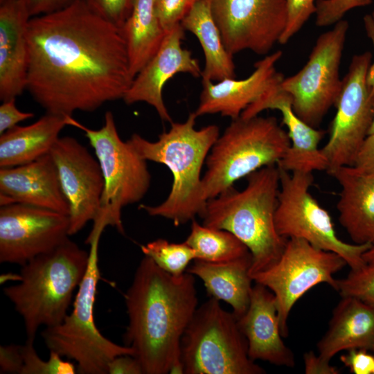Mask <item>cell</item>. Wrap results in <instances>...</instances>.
Wrapping results in <instances>:
<instances>
[{
	"label": "cell",
	"instance_id": "6da1fadb",
	"mask_svg": "<svg viewBox=\"0 0 374 374\" xmlns=\"http://www.w3.org/2000/svg\"><path fill=\"white\" fill-rule=\"evenodd\" d=\"M26 89L46 113L71 116L123 98L134 78L120 28L84 0L31 17Z\"/></svg>",
	"mask_w": 374,
	"mask_h": 374
},
{
	"label": "cell",
	"instance_id": "7a4b0ae2",
	"mask_svg": "<svg viewBox=\"0 0 374 374\" xmlns=\"http://www.w3.org/2000/svg\"><path fill=\"white\" fill-rule=\"evenodd\" d=\"M125 302L124 344L133 349L143 374H183L181 339L198 303L195 276H172L145 256Z\"/></svg>",
	"mask_w": 374,
	"mask_h": 374
},
{
	"label": "cell",
	"instance_id": "3957f363",
	"mask_svg": "<svg viewBox=\"0 0 374 374\" xmlns=\"http://www.w3.org/2000/svg\"><path fill=\"white\" fill-rule=\"evenodd\" d=\"M197 115L189 114L183 123H172L157 141H150L138 134L127 140L144 160L162 163L171 171L173 182L167 198L157 206L141 204L151 216L165 217L175 226L204 215L207 200L203 193L201 171L209 152L220 136L219 127L209 125L195 127Z\"/></svg>",
	"mask_w": 374,
	"mask_h": 374
},
{
	"label": "cell",
	"instance_id": "277c9868",
	"mask_svg": "<svg viewBox=\"0 0 374 374\" xmlns=\"http://www.w3.org/2000/svg\"><path fill=\"white\" fill-rule=\"evenodd\" d=\"M247 177L242 190L233 186L208 199L203 225L226 230L249 249L251 277L274 265L287 240L277 232L275 213L280 189L277 165L263 167Z\"/></svg>",
	"mask_w": 374,
	"mask_h": 374
},
{
	"label": "cell",
	"instance_id": "5b68a950",
	"mask_svg": "<svg viewBox=\"0 0 374 374\" xmlns=\"http://www.w3.org/2000/svg\"><path fill=\"white\" fill-rule=\"evenodd\" d=\"M89 252L66 239L52 251L21 266L19 283L6 287L4 294L21 316L28 341L38 328L62 323L73 292L86 272Z\"/></svg>",
	"mask_w": 374,
	"mask_h": 374
},
{
	"label": "cell",
	"instance_id": "8992f818",
	"mask_svg": "<svg viewBox=\"0 0 374 374\" xmlns=\"http://www.w3.org/2000/svg\"><path fill=\"white\" fill-rule=\"evenodd\" d=\"M290 145L287 132L273 116L232 120L206 160L205 199L213 198L258 170L277 165Z\"/></svg>",
	"mask_w": 374,
	"mask_h": 374
},
{
	"label": "cell",
	"instance_id": "52a82bcc",
	"mask_svg": "<svg viewBox=\"0 0 374 374\" xmlns=\"http://www.w3.org/2000/svg\"><path fill=\"white\" fill-rule=\"evenodd\" d=\"M184 374H263L250 359L238 319L211 297L197 307L180 344Z\"/></svg>",
	"mask_w": 374,
	"mask_h": 374
},
{
	"label": "cell",
	"instance_id": "ba28073f",
	"mask_svg": "<svg viewBox=\"0 0 374 374\" xmlns=\"http://www.w3.org/2000/svg\"><path fill=\"white\" fill-rule=\"evenodd\" d=\"M72 125L84 132L104 178L100 211L87 239L101 235L107 226L123 233L122 209L141 201L150 188L151 176L146 161L127 141L125 142L121 139L111 112L105 113L104 125L98 130L86 127L75 120Z\"/></svg>",
	"mask_w": 374,
	"mask_h": 374
},
{
	"label": "cell",
	"instance_id": "9c48e42d",
	"mask_svg": "<svg viewBox=\"0 0 374 374\" xmlns=\"http://www.w3.org/2000/svg\"><path fill=\"white\" fill-rule=\"evenodd\" d=\"M89 243V262L78 287L73 308L60 324L46 327L42 336L50 351L73 359L81 374H106L108 364L118 356L134 355L129 346H121L104 337L95 325L93 306L100 279L98 243Z\"/></svg>",
	"mask_w": 374,
	"mask_h": 374
},
{
	"label": "cell",
	"instance_id": "30bf717a",
	"mask_svg": "<svg viewBox=\"0 0 374 374\" xmlns=\"http://www.w3.org/2000/svg\"><path fill=\"white\" fill-rule=\"evenodd\" d=\"M279 170L280 189L275 213L278 233L286 239H302L317 248L334 252L351 269L366 265L363 254L373 243L349 244L339 238L330 214L311 194L312 173Z\"/></svg>",
	"mask_w": 374,
	"mask_h": 374
},
{
	"label": "cell",
	"instance_id": "8fae6325",
	"mask_svg": "<svg viewBox=\"0 0 374 374\" xmlns=\"http://www.w3.org/2000/svg\"><path fill=\"white\" fill-rule=\"evenodd\" d=\"M348 28L341 19L320 35L303 68L281 82L295 114L312 127L319 125L341 93L339 66Z\"/></svg>",
	"mask_w": 374,
	"mask_h": 374
},
{
	"label": "cell",
	"instance_id": "7c38bea8",
	"mask_svg": "<svg viewBox=\"0 0 374 374\" xmlns=\"http://www.w3.org/2000/svg\"><path fill=\"white\" fill-rule=\"evenodd\" d=\"M347 263L339 255L317 248L299 238H288L279 259L252 276L253 280L274 295L283 337L288 335L287 320L295 303L320 283L336 289L333 275Z\"/></svg>",
	"mask_w": 374,
	"mask_h": 374
},
{
	"label": "cell",
	"instance_id": "4fadbf2b",
	"mask_svg": "<svg viewBox=\"0 0 374 374\" xmlns=\"http://www.w3.org/2000/svg\"><path fill=\"white\" fill-rule=\"evenodd\" d=\"M372 57L369 51L353 55L342 80L330 136L321 148L328 163L327 172L353 166L368 135L374 115V90L367 82Z\"/></svg>",
	"mask_w": 374,
	"mask_h": 374
},
{
	"label": "cell",
	"instance_id": "5bb4252c",
	"mask_svg": "<svg viewBox=\"0 0 374 374\" xmlns=\"http://www.w3.org/2000/svg\"><path fill=\"white\" fill-rule=\"evenodd\" d=\"M227 51L267 55L287 24L286 0H208Z\"/></svg>",
	"mask_w": 374,
	"mask_h": 374
},
{
	"label": "cell",
	"instance_id": "9a60e30c",
	"mask_svg": "<svg viewBox=\"0 0 374 374\" xmlns=\"http://www.w3.org/2000/svg\"><path fill=\"white\" fill-rule=\"evenodd\" d=\"M69 235V215L21 203L1 206V262L22 266L52 251Z\"/></svg>",
	"mask_w": 374,
	"mask_h": 374
},
{
	"label": "cell",
	"instance_id": "2e32d148",
	"mask_svg": "<svg viewBox=\"0 0 374 374\" xmlns=\"http://www.w3.org/2000/svg\"><path fill=\"white\" fill-rule=\"evenodd\" d=\"M49 153L69 204L71 235L96 219L104 190L103 175L97 158L73 137H60Z\"/></svg>",
	"mask_w": 374,
	"mask_h": 374
},
{
	"label": "cell",
	"instance_id": "e0dca14e",
	"mask_svg": "<svg viewBox=\"0 0 374 374\" xmlns=\"http://www.w3.org/2000/svg\"><path fill=\"white\" fill-rule=\"evenodd\" d=\"M283 78V74L278 73L271 86L240 117L247 119L258 116L265 109L278 110L287 127L290 145L278 167L290 172L327 171L328 161L319 147L325 132L310 126L295 114L292 97L281 87Z\"/></svg>",
	"mask_w": 374,
	"mask_h": 374
},
{
	"label": "cell",
	"instance_id": "ac0fdd59",
	"mask_svg": "<svg viewBox=\"0 0 374 374\" xmlns=\"http://www.w3.org/2000/svg\"><path fill=\"white\" fill-rule=\"evenodd\" d=\"M184 30L179 24L166 33L159 48L134 77L123 98L127 105L139 102L149 104L162 121L171 123L172 118L162 96L166 83L179 73L200 77L202 72L198 60L190 51L182 47Z\"/></svg>",
	"mask_w": 374,
	"mask_h": 374
},
{
	"label": "cell",
	"instance_id": "d6986e66",
	"mask_svg": "<svg viewBox=\"0 0 374 374\" xmlns=\"http://www.w3.org/2000/svg\"><path fill=\"white\" fill-rule=\"evenodd\" d=\"M12 203L69 215V204L50 153L24 165L0 169L1 206Z\"/></svg>",
	"mask_w": 374,
	"mask_h": 374
},
{
	"label": "cell",
	"instance_id": "ffe728a7",
	"mask_svg": "<svg viewBox=\"0 0 374 374\" xmlns=\"http://www.w3.org/2000/svg\"><path fill=\"white\" fill-rule=\"evenodd\" d=\"M238 323L247 341L251 359L294 366V354L282 339L275 296L267 287L256 283L249 307Z\"/></svg>",
	"mask_w": 374,
	"mask_h": 374
},
{
	"label": "cell",
	"instance_id": "44dd1931",
	"mask_svg": "<svg viewBox=\"0 0 374 374\" xmlns=\"http://www.w3.org/2000/svg\"><path fill=\"white\" fill-rule=\"evenodd\" d=\"M282 55L280 50L267 55L255 63L254 71L244 79L225 78L216 83L202 80L199 103L195 112L197 116L220 114L232 120L239 118L275 80L279 73L275 66Z\"/></svg>",
	"mask_w": 374,
	"mask_h": 374
},
{
	"label": "cell",
	"instance_id": "7402d4cb",
	"mask_svg": "<svg viewBox=\"0 0 374 374\" xmlns=\"http://www.w3.org/2000/svg\"><path fill=\"white\" fill-rule=\"evenodd\" d=\"M30 16L21 0H0V99L16 98L26 89L27 28Z\"/></svg>",
	"mask_w": 374,
	"mask_h": 374
},
{
	"label": "cell",
	"instance_id": "603a6c76",
	"mask_svg": "<svg viewBox=\"0 0 374 374\" xmlns=\"http://www.w3.org/2000/svg\"><path fill=\"white\" fill-rule=\"evenodd\" d=\"M341 186L337 208L341 226L355 244L374 242V172L353 166L328 172Z\"/></svg>",
	"mask_w": 374,
	"mask_h": 374
},
{
	"label": "cell",
	"instance_id": "cb8c5ba5",
	"mask_svg": "<svg viewBox=\"0 0 374 374\" xmlns=\"http://www.w3.org/2000/svg\"><path fill=\"white\" fill-rule=\"evenodd\" d=\"M373 345L374 308L356 298L341 296L328 330L317 343L318 355L330 362L340 351L372 350Z\"/></svg>",
	"mask_w": 374,
	"mask_h": 374
},
{
	"label": "cell",
	"instance_id": "d4e9b609",
	"mask_svg": "<svg viewBox=\"0 0 374 374\" xmlns=\"http://www.w3.org/2000/svg\"><path fill=\"white\" fill-rule=\"evenodd\" d=\"M74 119L46 113L27 126L16 125L0 136V167L10 168L32 162L48 154L61 130Z\"/></svg>",
	"mask_w": 374,
	"mask_h": 374
},
{
	"label": "cell",
	"instance_id": "484cf974",
	"mask_svg": "<svg viewBox=\"0 0 374 374\" xmlns=\"http://www.w3.org/2000/svg\"><path fill=\"white\" fill-rule=\"evenodd\" d=\"M251 255L224 262L194 260L186 271L199 278L208 294L229 304L238 319L247 311L253 281L249 274Z\"/></svg>",
	"mask_w": 374,
	"mask_h": 374
},
{
	"label": "cell",
	"instance_id": "4316f807",
	"mask_svg": "<svg viewBox=\"0 0 374 374\" xmlns=\"http://www.w3.org/2000/svg\"><path fill=\"white\" fill-rule=\"evenodd\" d=\"M184 30L198 39L205 57L202 80L235 78V64L226 48L220 29L212 15L208 0H199L181 22Z\"/></svg>",
	"mask_w": 374,
	"mask_h": 374
},
{
	"label": "cell",
	"instance_id": "83f0119b",
	"mask_svg": "<svg viewBox=\"0 0 374 374\" xmlns=\"http://www.w3.org/2000/svg\"><path fill=\"white\" fill-rule=\"evenodd\" d=\"M120 30L134 78L157 53L167 33L157 16L155 0H136L130 16Z\"/></svg>",
	"mask_w": 374,
	"mask_h": 374
},
{
	"label": "cell",
	"instance_id": "f1b7e54d",
	"mask_svg": "<svg viewBox=\"0 0 374 374\" xmlns=\"http://www.w3.org/2000/svg\"><path fill=\"white\" fill-rule=\"evenodd\" d=\"M195 251V260L224 262L251 256L247 246L232 233L201 225L192 220L190 232L185 241Z\"/></svg>",
	"mask_w": 374,
	"mask_h": 374
},
{
	"label": "cell",
	"instance_id": "f546056e",
	"mask_svg": "<svg viewBox=\"0 0 374 374\" xmlns=\"http://www.w3.org/2000/svg\"><path fill=\"white\" fill-rule=\"evenodd\" d=\"M141 249L159 268L175 276L184 274L189 263L196 258L195 250L186 242L174 243L159 238L141 245Z\"/></svg>",
	"mask_w": 374,
	"mask_h": 374
},
{
	"label": "cell",
	"instance_id": "4dcf8cb0",
	"mask_svg": "<svg viewBox=\"0 0 374 374\" xmlns=\"http://www.w3.org/2000/svg\"><path fill=\"white\" fill-rule=\"evenodd\" d=\"M335 290L341 296L354 297L374 308V264L350 269L346 278L337 280Z\"/></svg>",
	"mask_w": 374,
	"mask_h": 374
},
{
	"label": "cell",
	"instance_id": "1f68e13d",
	"mask_svg": "<svg viewBox=\"0 0 374 374\" xmlns=\"http://www.w3.org/2000/svg\"><path fill=\"white\" fill-rule=\"evenodd\" d=\"M23 368L21 374H74L75 366L64 361L62 356L54 351H50L49 359L46 361L39 358L33 347V342L26 341L22 346Z\"/></svg>",
	"mask_w": 374,
	"mask_h": 374
},
{
	"label": "cell",
	"instance_id": "d6a6232c",
	"mask_svg": "<svg viewBox=\"0 0 374 374\" xmlns=\"http://www.w3.org/2000/svg\"><path fill=\"white\" fill-rule=\"evenodd\" d=\"M372 3L373 0H316L315 24L319 27L334 25L348 11Z\"/></svg>",
	"mask_w": 374,
	"mask_h": 374
},
{
	"label": "cell",
	"instance_id": "836d02e7",
	"mask_svg": "<svg viewBox=\"0 0 374 374\" xmlns=\"http://www.w3.org/2000/svg\"><path fill=\"white\" fill-rule=\"evenodd\" d=\"M136 0H84L96 15L121 28L130 16Z\"/></svg>",
	"mask_w": 374,
	"mask_h": 374
},
{
	"label": "cell",
	"instance_id": "e575fe53",
	"mask_svg": "<svg viewBox=\"0 0 374 374\" xmlns=\"http://www.w3.org/2000/svg\"><path fill=\"white\" fill-rule=\"evenodd\" d=\"M316 0H286L287 19L278 43L287 44L316 12Z\"/></svg>",
	"mask_w": 374,
	"mask_h": 374
},
{
	"label": "cell",
	"instance_id": "d590c367",
	"mask_svg": "<svg viewBox=\"0 0 374 374\" xmlns=\"http://www.w3.org/2000/svg\"><path fill=\"white\" fill-rule=\"evenodd\" d=\"M199 0H155V8L160 22L168 32L181 21Z\"/></svg>",
	"mask_w": 374,
	"mask_h": 374
},
{
	"label": "cell",
	"instance_id": "8d00e7d4",
	"mask_svg": "<svg viewBox=\"0 0 374 374\" xmlns=\"http://www.w3.org/2000/svg\"><path fill=\"white\" fill-rule=\"evenodd\" d=\"M340 357L341 362L355 374H373L374 356L366 349H351Z\"/></svg>",
	"mask_w": 374,
	"mask_h": 374
},
{
	"label": "cell",
	"instance_id": "74e56055",
	"mask_svg": "<svg viewBox=\"0 0 374 374\" xmlns=\"http://www.w3.org/2000/svg\"><path fill=\"white\" fill-rule=\"evenodd\" d=\"M34 116L32 112H24L17 109L15 98L3 101L0 106V134L17 125V123Z\"/></svg>",
	"mask_w": 374,
	"mask_h": 374
},
{
	"label": "cell",
	"instance_id": "f35d334b",
	"mask_svg": "<svg viewBox=\"0 0 374 374\" xmlns=\"http://www.w3.org/2000/svg\"><path fill=\"white\" fill-rule=\"evenodd\" d=\"M22 346L10 344L0 347L1 373H19L23 368Z\"/></svg>",
	"mask_w": 374,
	"mask_h": 374
},
{
	"label": "cell",
	"instance_id": "ab89813d",
	"mask_svg": "<svg viewBox=\"0 0 374 374\" xmlns=\"http://www.w3.org/2000/svg\"><path fill=\"white\" fill-rule=\"evenodd\" d=\"M30 17L62 10L76 0H21Z\"/></svg>",
	"mask_w": 374,
	"mask_h": 374
},
{
	"label": "cell",
	"instance_id": "60d3db41",
	"mask_svg": "<svg viewBox=\"0 0 374 374\" xmlns=\"http://www.w3.org/2000/svg\"><path fill=\"white\" fill-rule=\"evenodd\" d=\"M353 166L361 171L374 172V133L366 138Z\"/></svg>",
	"mask_w": 374,
	"mask_h": 374
},
{
	"label": "cell",
	"instance_id": "b9f144b4",
	"mask_svg": "<svg viewBox=\"0 0 374 374\" xmlns=\"http://www.w3.org/2000/svg\"><path fill=\"white\" fill-rule=\"evenodd\" d=\"M109 374H143L139 362L132 355L116 357L108 364Z\"/></svg>",
	"mask_w": 374,
	"mask_h": 374
},
{
	"label": "cell",
	"instance_id": "7bdbcfd3",
	"mask_svg": "<svg viewBox=\"0 0 374 374\" xmlns=\"http://www.w3.org/2000/svg\"><path fill=\"white\" fill-rule=\"evenodd\" d=\"M304 371L306 374H338L339 370L327 361L309 351L303 355Z\"/></svg>",
	"mask_w": 374,
	"mask_h": 374
},
{
	"label": "cell",
	"instance_id": "ee69618b",
	"mask_svg": "<svg viewBox=\"0 0 374 374\" xmlns=\"http://www.w3.org/2000/svg\"><path fill=\"white\" fill-rule=\"evenodd\" d=\"M364 27L367 37L371 41L374 48V24L370 14L366 15L363 18ZM367 82L374 90V60L371 62L367 73Z\"/></svg>",
	"mask_w": 374,
	"mask_h": 374
},
{
	"label": "cell",
	"instance_id": "f6af8a7d",
	"mask_svg": "<svg viewBox=\"0 0 374 374\" xmlns=\"http://www.w3.org/2000/svg\"><path fill=\"white\" fill-rule=\"evenodd\" d=\"M364 261L368 264H374V242L369 249L363 254Z\"/></svg>",
	"mask_w": 374,
	"mask_h": 374
},
{
	"label": "cell",
	"instance_id": "bcb514c9",
	"mask_svg": "<svg viewBox=\"0 0 374 374\" xmlns=\"http://www.w3.org/2000/svg\"><path fill=\"white\" fill-rule=\"evenodd\" d=\"M370 15H371V19H372V21H373V24H374V10H373V12L370 14Z\"/></svg>",
	"mask_w": 374,
	"mask_h": 374
},
{
	"label": "cell",
	"instance_id": "7dc6e473",
	"mask_svg": "<svg viewBox=\"0 0 374 374\" xmlns=\"http://www.w3.org/2000/svg\"><path fill=\"white\" fill-rule=\"evenodd\" d=\"M372 350H374V345H373V348H372Z\"/></svg>",
	"mask_w": 374,
	"mask_h": 374
},
{
	"label": "cell",
	"instance_id": "c3c4849f",
	"mask_svg": "<svg viewBox=\"0 0 374 374\" xmlns=\"http://www.w3.org/2000/svg\"><path fill=\"white\" fill-rule=\"evenodd\" d=\"M373 374H374V369H373Z\"/></svg>",
	"mask_w": 374,
	"mask_h": 374
}]
</instances>
